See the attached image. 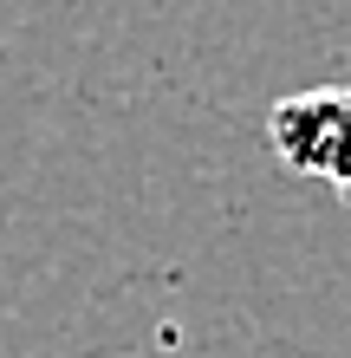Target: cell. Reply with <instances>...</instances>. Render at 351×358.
Returning <instances> with one entry per match:
<instances>
[{"label":"cell","instance_id":"cell-1","mask_svg":"<svg viewBox=\"0 0 351 358\" xmlns=\"http://www.w3.org/2000/svg\"><path fill=\"white\" fill-rule=\"evenodd\" d=\"M345 137H351V104L338 85H313L274 104L267 117V143L293 176H313L325 189L345 182Z\"/></svg>","mask_w":351,"mask_h":358}]
</instances>
